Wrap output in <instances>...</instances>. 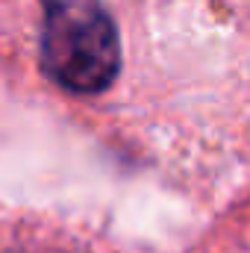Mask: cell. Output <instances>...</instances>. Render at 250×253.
I'll use <instances>...</instances> for the list:
<instances>
[{
  "instance_id": "6da1fadb",
  "label": "cell",
  "mask_w": 250,
  "mask_h": 253,
  "mask_svg": "<svg viewBox=\"0 0 250 253\" xmlns=\"http://www.w3.org/2000/svg\"><path fill=\"white\" fill-rule=\"evenodd\" d=\"M42 68L74 94L106 91L121 71L118 27L103 0H42Z\"/></svg>"
}]
</instances>
